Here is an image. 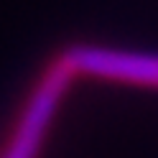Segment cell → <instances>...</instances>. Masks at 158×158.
Segmentation results:
<instances>
[{
    "label": "cell",
    "mask_w": 158,
    "mask_h": 158,
    "mask_svg": "<svg viewBox=\"0 0 158 158\" xmlns=\"http://www.w3.org/2000/svg\"><path fill=\"white\" fill-rule=\"evenodd\" d=\"M74 82H77V74L66 64V59L56 51L41 69V74L36 77L33 87L28 89L21 112H18L10 133H8L3 148H0V158H38L41 156L44 143L56 120V112L64 105Z\"/></svg>",
    "instance_id": "6da1fadb"
},
{
    "label": "cell",
    "mask_w": 158,
    "mask_h": 158,
    "mask_svg": "<svg viewBox=\"0 0 158 158\" xmlns=\"http://www.w3.org/2000/svg\"><path fill=\"white\" fill-rule=\"evenodd\" d=\"M59 54L66 59L77 79L158 92V51L153 48L79 41L66 44Z\"/></svg>",
    "instance_id": "7a4b0ae2"
}]
</instances>
